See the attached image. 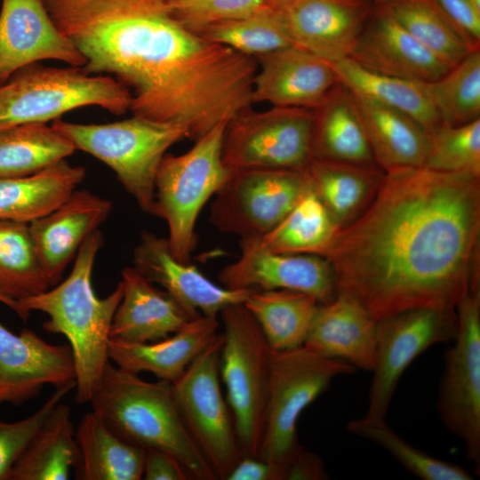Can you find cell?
<instances>
[{
  "instance_id": "1",
  "label": "cell",
  "mask_w": 480,
  "mask_h": 480,
  "mask_svg": "<svg viewBox=\"0 0 480 480\" xmlns=\"http://www.w3.org/2000/svg\"><path fill=\"white\" fill-rule=\"evenodd\" d=\"M480 176L423 166L385 172L368 208L324 254L337 293L376 319L455 309L480 286Z\"/></svg>"
},
{
  "instance_id": "2",
  "label": "cell",
  "mask_w": 480,
  "mask_h": 480,
  "mask_svg": "<svg viewBox=\"0 0 480 480\" xmlns=\"http://www.w3.org/2000/svg\"><path fill=\"white\" fill-rule=\"evenodd\" d=\"M84 60L122 83L134 116L185 125L196 140L252 101L257 62L180 23L168 0H42Z\"/></svg>"
},
{
  "instance_id": "3",
  "label": "cell",
  "mask_w": 480,
  "mask_h": 480,
  "mask_svg": "<svg viewBox=\"0 0 480 480\" xmlns=\"http://www.w3.org/2000/svg\"><path fill=\"white\" fill-rule=\"evenodd\" d=\"M103 244L98 229L80 247L68 276L41 293L16 302L12 310L27 320L31 311L48 316L43 329L66 337L71 348L76 375L75 399L89 403L108 363L110 326L123 296L121 282L107 297L99 298L92 287L95 260Z\"/></svg>"
},
{
  "instance_id": "4",
  "label": "cell",
  "mask_w": 480,
  "mask_h": 480,
  "mask_svg": "<svg viewBox=\"0 0 480 480\" xmlns=\"http://www.w3.org/2000/svg\"><path fill=\"white\" fill-rule=\"evenodd\" d=\"M92 409L126 441L173 455L192 479H218L197 447L176 404L172 383L147 381L110 361L90 402Z\"/></svg>"
},
{
  "instance_id": "5",
  "label": "cell",
  "mask_w": 480,
  "mask_h": 480,
  "mask_svg": "<svg viewBox=\"0 0 480 480\" xmlns=\"http://www.w3.org/2000/svg\"><path fill=\"white\" fill-rule=\"evenodd\" d=\"M52 126L76 149L107 164L141 210L152 214L159 165L173 144L189 138L180 124L139 116L108 124H77L60 119Z\"/></svg>"
},
{
  "instance_id": "6",
  "label": "cell",
  "mask_w": 480,
  "mask_h": 480,
  "mask_svg": "<svg viewBox=\"0 0 480 480\" xmlns=\"http://www.w3.org/2000/svg\"><path fill=\"white\" fill-rule=\"evenodd\" d=\"M132 94L116 78L81 68L33 64L0 84V129L46 123L78 108L97 106L115 115L130 109Z\"/></svg>"
},
{
  "instance_id": "7",
  "label": "cell",
  "mask_w": 480,
  "mask_h": 480,
  "mask_svg": "<svg viewBox=\"0 0 480 480\" xmlns=\"http://www.w3.org/2000/svg\"><path fill=\"white\" fill-rule=\"evenodd\" d=\"M227 124H218L181 155H165L156 173L153 215L166 222L170 251L184 263L190 262L196 244L203 206L232 174L222 159Z\"/></svg>"
},
{
  "instance_id": "8",
  "label": "cell",
  "mask_w": 480,
  "mask_h": 480,
  "mask_svg": "<svg viewBox=\"0 0 480 480\" xmlns=\"http://www.w3.org/2000/svg\"><path fill=\"white\" fill-rule=\"evenodd\" d=\"M356 369L346 362L324 357L305 346L270 351L263 429L257 457L286 465L303 447L297 422L301 412L338 376Z\"/></svg>"
},
{
  "instance_id": "9",
  "label": "cell",
  "mask_w": 480,
  "mask_h": 480,
  "mask_svg": "<svg viewBox=\"0 0 480 480\" xmlns=\"http://www.w3.org/2000/svg\"><path fill=\"white\" fill-rule=\"evenodd\" d=\"M220 315L223 324L220 379L226 387L242 454L257 457L271 348L258 322L243 303L229 305Z\"/></svg>"
},
{
  "instance_id": "10",
  "label": "cell",
  "mask_w": 480,
  "mask_h": 480,
  "mask_svg": "<svg viewBox=\"0 0 480 480\" xmlns=\"http://www.w3.org/2000/svg\"><path fill=\"white\" fill-rule=\"evenodd\" d=\"M222 335L212 341L172 383L180 415L217 478L226 480L241 458L235 423L220 388Z\"/></svg>"
},
{
  "instance_id": "11",
  "label": "cell",
  "mask_w": 480,
  "mask_h": 480,
  "mask_svg": "<svg viewBox=\"0 0 480 480\" xmlns=\"http://www.w3.org/2000/svg\"><path fill=\"white\" fill-rule=\"evenodd\" d=\"M313 109L273 107L240 112L226 127L222 159L231 171L250 168L296 169L312 158Z\"/></svg>"
},
{
  "instance_id": "12",
  "label": "cell",
  "mask_w": 480,
  "mask_h": 480,
  "mask_svg": "<svg viewBox=\"0 0 480 480\" xmlns=\"http://www.w3.org/2000/svg\"><path fill=\"white\" fill-rule=\"evenodd\" d=\"M459 330L444 354L436 408L446 428L465 445L468 460L480 465V286L456 307Z\"/></svg>"
},
{
  "instance_id": "13",
  "label": "cell",
  "mask_w": 480,
  "mask_h": 480,
  "mask_svg": "<svg viewBox=\"0 0 480 480\" xmlns=\"http://www.w3.org/2000/svg\"><path fill=\"white\" fill-rule=\"evenodd\" d=\"M310 189L305 169L232 171L215 193L210 220L220 231L260 236L273 228Z\"/></svg>"
},
{
  "instance_id": "14",
  "label": "cell",
  "mask_w": 480,
  "mask_h": 480,
  "mask_svg": "<svg viewBox=\"0 0 480 480\" xmlns=\"http://www.w3.org/2000/svg\"><path fill=\"white\" fill-rule=\"evenodd\" d=\"M459 322L455 309L418 308L378 321L373 378L365 418L384 420L401 376L429 347L453 341Z\"/></svg>"
},
{
  "instance_id": "15",
  "label": "cell",
  "mask_w": 480,
  "mask_h": 480,
  "mask_svg": "<svg viewBox=\"0 0 480 480\" xmlns=\"http://www.w3.org/2000/svg\"><path fill=\"white\" fill-rule=\"evenodd\" d=\"M239 245V259L219 274L223 287L298 291L315 297L320 304L335 298L334 271L325 258L269 252L246 237L240 238Z\"/></svg>"
},
{
  "instance_id": "16",
  "label": "cell",
  "mask_w": 480,
  "mask_h": 480,
  "mask_svg": "<svg viewBox=\"0 0 480 480\" xmlns=\"http://www.w3.org/2000/svg\"><path fill=\"white\" fill-rule=\"evenodd\" d=\"M76 383L68 344L45 341L33 330L15 334L0 324V404L20 405L36 397L44 386Z\"/></svg>"
},
{
  "instance_id": "17",
  "label": "cell",
  "mask_w": 480,
  "mask_h": 480,
  "mask_svg": "<svg viewBox=\"0 0 480 480\" xmlns=\"http://www.w3.org/2000/svg\"><path fill=\"white\" fill-rule=\"evenodd\" d=\"M55 60L83 68L84 60L51 19L42 0H2L0 84L38 61Z\"/></svg>"
},
{
  "instance_id": "18",
  "label": "cell",
  "mask_w": 480,
  "mask_h": 480,
  "mask_svg": "<svg viewBox=\"0 0 480 480\" xmlns=\"http://www.w3.org/2000/svg\"><path fill=\"white\" fill-rule=\"evenodd\" d=\"M133 267L157 284L190 316H218L226 307L244 303L255 289H228L208 279L194 265L178 260L167 238L144 231L133 250Z\"/></svg>"
},
{
  "instance_id": "19",
  "label": "cell",
  "mask_w": 480,
  "mask_h": 480,
  "mask_svg": "<svg viewBox=\"0 0 480 480\" xmlns=\"http://www.w3.org/2000/svg\"><path fill=\"white\" fill-rule=\"evenodd\" d=\"M278 10L293 45L330 63L350 57L372 15L366 0H292Z\"/></svg>"
},
{
  "instance_id": "20",
  "label": "cell",
  "mask_w": 480,
  "mask_h": 480,
  "mask_svg": "<svg viewBox=\"0 0 480 480\" xmlns=\"http://www.w3.org/2000/svg\"><path fill=\"white\" fill-rule=\"evenodd\" d=\"M113 204L86 189H76L60 205L28 223L39 263L53 286L84 242L107 220Z\"/></svg>"
},
{
  "instance_id": "21",
  "label": "cell",
  "mask_w": 480,
  "mask_h": 480,
  "mask_svg": "<svg viewBox=\"0 0 480 480\" xmlns=\"http://www.w3.org/2000/svg\"><path fill=\"white\" fill-rule=\"evenodd\" d=\"M256 58L253 103L315 109L339 82L330 62L294 45Z\"/></svg>"
},
{
  "instance_id": "22",
  "label": "cell",
  "mask_w": 480,
  "mask_h": 480,
  "mask_svg": "<svg viewBox=\"0 0 480 480\" xmlns=\"http://www.w3.org/2000/svg\"><path fill=\"white\" fill-rule=\"evenodd\" d=\"M349 58L375 73L426 83L438 80L453 67L379 7Z\"/></svg>"
},
{
  "instance_id": "23",
  "label": "cell",
  "mask_w": 480,
  "mask_h": 480,
  "mask_svg": "<svg viewBox=\"0 0 480 480\" xmlns=\"http://www.w3.org/2000/svg\"><path fill=\"white\" fill-rule=\"evenodd\" d=\"M378 320L353 298L337 293L318 304L303 346L356 369L372 372L377 349Z\"/></svg>"
},
{
  "instance_id": "24",
  "label": "cell",
  "mask_w": 480,
  "mask_h": 480,
  "mask_svg": "<svg viewBox=\"0 0 480 480\" xmlns=\"http://www.w3.org/2000/svg\"><path fill=\"white\" fill-rule=\"evenodd\" d=\"M123 296L113 316L109 339L152 342L179 331L190 319L165 291H160L134 267L121 272Z\"/></svg>"
},
{
  "instance_id": "25",
  "label": "cell",
  "mask_w": 480,
  "mask_h": 480,
  "mask_svg": "<svg viewBox=\"0 0 480 480\" xmlns=\"http://www.w3.org/2000/svg\"><path fill=\"white\" fill-rule=\"evenodd\" d=\"M218 316L200 315L179 331L152 342H125L109 339L110 361L124 370L153 373L158 380L172 383L190 363L219 334Z\"/></svg>"
},
{
  "instance_id": "26",
  "label": "cell",
  "mask_w": 480,
  "mask_h": 480,
  "mask_svg": "<svg viewBox=\"0 0 480 480\" xmlns=\"http://www.w3.org/2000/svg\"><path fill=\"white\" fill-rule=\"evenodd\" d=\"M313 114L312 158L378 166L355 96L345 84L339 81Z\"/></svg>"
},
{
  "instance_id": "27",
  "label": "cell",
  "mask_w": 480,
  "mask_h": 480,
  "mask_svg": "<svg viewBox=\"0 0 480 480\" xmlns=\"http://www.w3.org/2000/svg\"><path fill=\"white\" fill-rule=\"evenodd\" d=\"M353 94L377 165L384 172L423 166L429 149L428 132L402 111Z\"/></svg>"
},
{
  "instance_id": "28",
  "label": "cell",
  "mask_w": 480,
  "mask_h": 480,
  "mask_svg": "<svg viewBox=\"0 0 480 480\" xmlns=\"http://www.w3.org/2000/svg\"><path fill=\"white\" fill-rule=\"evenodd\" d=\"M310 190L342 228L371 204L384 179L378 166L356 165L312 158L305 168Z\"/></svg>"
},
{
  "instance_id": "29",
  "label": "cell",
  "mask_w": 480,
  "mask_h": 480,
  "mask_svg": "<svg viewBox=\"0 0 480 480\" xmlns=\"http://www.w3.org/2000/svg\"><path fill=\"white\" fill-rule=\"evenodd\" d=\"M76 438L79 449L76 479H142L146 449L121 437L92 410L81 418Z\"/></svg>"
},
{
  "instance_id": "30",
  "label": "cell",
  "mask_w": 480,
  "mask_h": 480,
  "mask_svg": "<svg viewBox=\"0 0 480 480\" xmlns=\"http://www.w3.org/2000/svg\"><path fill=\"white\" fill-rule=\"evenodd\" d=\"M84 177L83 166L65 159L33 174L0 179V218L30 223L60 205Z\"/></svg>"
},
{
  "instance_id": "31",
  "label": "cell",
  "mask_w": 480,
  "mask_h": 480,
  "mask_svg": "<svg viewBox=\"0 0 480 480\" xmlns=\"http://www.w3.org/2000/svg\"><path fill=\"white\" fill-rule=\"evenodd\" d=\"M78 461L71 409L59 403L13 466L9 480H67Z\"/></svg>"
},
{
  "instance_id": "32",
  "label": "cell",
  "mask_w": 480,
  "mask_h": 480,
  "mask_svg": "<svg viewBox=\"0 0 480 480\" xmlns=\"http://www.w3.org/2000/svg\"><path fill=\"white\" fill-rule=\"evenodd\" d=\"M338 79L353 92L402 111L430 135L442 124L426 82L370 71L350 58L331 63Z\"/></svg>"
},
{
  "instance_id": "33",
  "label": "cell",
  "mask_w": 480,
  "mask_h": 480,
  "mask_svg": "<svg viewBox=\"0 0 480 480\" xmlns=\"http://www.w3.org/2000/svg\"><path fill=\"white\" fill-rule=\"evenodd\" d=\"M258 322L272 350L303 346L319 302L292 290H255L243 303Z\"/></svg>"
},
{
  "instance_id": "34",
  "label": "cell",
  "mask_w": 480,
  "mask_h": 480,
  "mask_svg": "<svg viewBox=\"0 0 480 480\" xmlns=\"http://www.w3.org/2000/svg\"><path fill=\"white\" fill-rule=\"evenodd\" d=\"M339 230L324 205L309 189L273 228L262 236L246 238L273 252L324 257Z\"/></svg>"
},
{
  "instance_id": "35",
  "label": "cell",
  "mask_w": 480,
  "mask_h": 480,
  "mask_svg": "<svg viewBox=\"0 0 480 480\" xmlns=\"http://www.w3.org/2000/svg\"><path fill=\"white\" fill-rule=\"evenodd\" d=\"M72 142L46 123H27L0 129V179L37 172L75 151Z\"/></svg>"
},
{
  "instance_id": "36",
  "label": "cell",
  "mask_w": 480,
  "mask_h": 480,
  "mask_svg": "<svg viewBox=\"0 0 480 480\" xmlns=\"http://www.w3.org/2000/svg\"><path fill=\"white\" fill-rule=\"evenodd\" d=\"M50 287L28 223L0 218V301L13 309L19 300Z\"/></svg>"
},
{
  "instance_id": "37",
  "label": "cell",
  "mask_w": 480,
  "mask_h": 480,
  "mask_svg": "<svg viewBox=\"0 0 480 480\" xmlns=\"http://www.w3.org/2000/svg\"><path fill=\"white\" fill-rule=\"evenodd\" d=\"M378 7L452 66L476 51L434 0H386Z\"/></svg>"
},
{
  "instance_id": "38",
  "label": "cell",
  "mask_w": 480,
  "mask_h": 480,
  "mask_svg": "<svg viewBox=\"0 0 480 480\" xmlns=\"http://www.w3.org/2000/svg\"><path fill=\"white\" fill-rule=\"evenodd\" d=\"M198 35L251 57L293 45L280 11L267 4L246 17L212 25Z\"/></svg>"
},
{
  "instance_id": "39",
  "label": "cell",
  "mask_w": 480,
  "mask_h": 480,
  "mask_svg": "<svg viewBox=\"0 0 480 480\" xmlns=\"http://www.w3.org/2000/svg\"><path fill=\"white\" fill-rule=\"evenodd\" d=\"M441 124L460 126L480 119V52H469L445 75L427 83Z\"/></svg>"
},
{
  "instance_id": "40",
  "label": "cell",
  "mask_w": 480,
  "mask_h": 480,
  "mask_svg": "<svg viewBox=\"0 0 480 480\" xmlns=\"http://www.w3.org/2000/svg\"><path fill=\"white\" fill-rule=\"evenodd\" d=\"M349 433L375 443L390 453L401 465L424 480H471L463 468L436 459L415 448L399 436L384 420L365 418L352 420Z\"/></svg>"
},
{
  "instance_id": "41",
  "label": "cell",
  "mask_w": 480,
  "mask_h": 480,
  "mask_svg": "<svg viewBox=\"0 0 480 480\" xmlns=\"http://www.w3.org/2000/svg\"><path fill=\"white\" fill-rule=\"evenodd\" d=\"M423 167L480 176V119L460 126L441 124L429 135Z\"/></svg>"
},
{
  "instance_id": "42",
  "label": "cell",
  "mask_w": 480,
  "mask_h": 480,
  "mask_svg": "<svg viewBox=\"0 0 480 480\" xmlns=\"http://www.w3.org/2000/svg\"><path fill=\"white\" fill-rule=\"evenodd\" d=\"M76 383L56 388L44 404L33 414L15 422H4L0 418V480H9L10 473L28 444L54 407Z\"/></svg>"
},
{
  "instance_id": "43",
  "label": "cell",
  "mask_w": 480,
  "mask_h": 480,
  "mask_svg": "<svg viewBox=\"0 0 480 480\" xmlns=\"http://www.w3.org/2000/svg\"><path fill=\"white\" fill-rule=\"evenodd\" d=\"M176 19L198 34L214 24L246 17L266 4V0H168Z\"/></svg>"
},
{
  "instance_id": "44",
  "label": "cell",
  "mask_w": 480,
  "mask_h": 480,
  "mask_svg": "<svg viewBox=\"0 0 480 480\" xmlns=\"http://www.w3.org/2000/svg\"><path fill=\"white\" fill-rule=\"evenodd\" d=\"M468 44L479 50L480 10L468 0H434Z\"/></svg>"
},
{
  "instance_id": "45",
  "label": "cell",
  "mask_w": 480,
  "mask_h": 480,
  "mask_svg": "<svg viewBox=\"0 0 480 480\" xmlns=\"http://www.w3.org/2000/svg\"><path fill=\"white\" fill-rule=\"evenodd\" d=\"M142 479H192L184 466L171 453L159 449H147Z\"/></svg>"
},
{
  "instance_id": "46",
  "label": "cell",
  "mask_w": 480,
  "mask_h": 480,
  "mask_svg": "<svg viewBox=\"0 0 480 480\" xmlns=\"http://www.w3.org/2000/svg\"><path fill=\"white\" fill-rule=\"evenodd\" d=\"M286 465L242 455L226 480H285Z\"/></svg>"
},
{
  "instance_id": "47",
  "label": "cell",
  "mask_w": 480,
  "mask_h": 480,
  "mask_svg": "<svg viewBox=\"0 0 480 480\" xmlns=\"http://www.w3.org/2000/svg\"><path fill=\"white\" fill-rule=\"evenodd\" d=\"M328 478L321 458L304 448L287 464L285 480H324Z\"/></svg>"
},
{
  "instance_id": "48",
  "label": "cell",
  "mask_w": 480,
  "mask_h": 480,
  "mask_svg": "<svg viewBox=\"0 0 480 480\" xmlns=\"http://www.w3.org/2000/svg\"><path fill=\"white\" fill-rule=\"evenodd\" d=\"M291 1L292 0H266V4L274 8L279 9Z\"/></svg>"
},
{
  "instance_id": "49",
  "label": "cell",
  "mask_w": 480,
  "mask_h": 480,
  "mask_svg": "<svg viewBox=\"0 0 480 480\" xmlns=\"http://www.w3.org/2000/svg\"><path fill=\"white\" fill-rule=\"evenodd\" d=\"M470 4H472L476 8L480 10V0H468Z\"/></svg>"
},
{
  "instance_id": "50",
  "label": "cell",
  "mask_w": 480,
  "mask_h": 480,
  "mask_svg": "<svg viewBox=\"0 0 480 480\" xmlns=\"http://www.w3.org/2000/svg\"><path fill=\"white\" fill-rule=\"evenodd\" d=\"M376 1H377V3H379V2H382V1H386V0H376Z\"/></svg>"
}]
</instances>
